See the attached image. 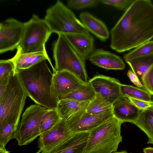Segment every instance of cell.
Instances as JSON below:
<instances>
[{"mask_svg":"<svg viewBox=\"0 0 153 153\" xmlns=\"http://www.w3.org/2000/svg\"><path fill=\"white\" fill-rule=\"evenodd\" d=\"M110 33L111 49L122 53L153 38V4L149 0H134Z\"/></svg>","mask_w":153,"mask_h":153,"instance_id":"obj_1","label":"cell"},{"mask_svg":"<svg viewBox=\"0 0 153 153\" xmlns=\"http://www.w3.org/2000/svg\"><path fill=\"white\" fill-rule=\"evenodd\" d=\"M46 60L15 73L17 74L27 96L36 104L48 109L56 108L58 102L52 92L53 74Z\"/></svg>","mask_w":153,"mask_h":153,"instance_id":"obj_2","label":"cell"},{"mask_svg":"<svg viewBox=\"0 0 153 153\" xmlns=\"http://www.w3.org/2000/svg\"><path fill=\"white\" fill-rule=\"evenodd\" d=\"M123 123L114 116L89 132L82 153H111L122 141Z\"/></svg>","mask_w":153,"mask_h":153,"instance_id":"obj_3","label":"cell"},{"mask_svg":"<svg viewBox=\"0 0 153 153\" xmlns=\"http://www.w3.org/2000/svg\"><path fill=\"white\" fill-rule=\"evenodd\" d=\"M27 96L17 74L13 73L4 94L0 100V130L8 123L19 125Z\"/></svg>","mask_w":153,"mask_h":153,"instance_id":"obj_4","label":"cell"},{"mask_svg":"<svg viewBox=\"0 0 153 153\" xmlns=\"http://www.w3.org/2000/svg\"><path fill=\"white\" fill-rule=\"evenodd\" d=\"M58 35L53 49L55 71H69L83 82H88L85 61L75 51L64 34Z\"/></svg>","mask_w":153,"mask_h":153,"instance_id":"obj_5","label":"cell"},{"mask_svg":"<svg viewBox=\"0 0 153 153\" xmlns=\"http://www.w3.org/2000/svg\"><path fill=\"white\" fill-rule=\"evenodd\" d=\"M24 23L22 36L16 54L40 52L47 53L45 44L52 33L44 19L34 14Z\"/></svg>","mask_w":153,"mask_h":153,"instance_id":"obj_6","label":"cell"},{"mask_svg":"<svg viewBox=\"0 0 153 153\" xmlns=\"http://www.w3.org/2000/svg\"><path fill=\"white\" fill-rule=\"evenodd\" d=\"M44 19L52 33L65 34L89 32L70 9L59 0L47 10Z\"/></svg>","mask_w":153,"mask_h":153,"instance_id":"obj_7","label":"cell"},{"mask_svg":"<svg viewBox=\"0 0 153 153\" xmlns=\"http://www.w3.org/2000/svg\"><path fill=\"white\" fill-rule=\"evenodd\" d=\"M47 109L36 104H32L26 109L14 137L18 145L28 144L40 136L41 121Z\"/></svg>","mask_w":153,"mask_h":153,"instance_id":"obj_8","label":"cell"},{"mask_svg":"<svg viewBox=\"0 0 153 153\" xmlns=\"http://www.w3.org/2000/svg\"><path fill=\"white\" fill-rule=\"evenodd\" d=\"M24 23L13 18L0 24V53L17 48L22 38Z\"/></svg>","mask_w":153,"mask_h":153,"instance_id":"obj_9","label":"cell"},{"mask_svg":"<svg viewBox=\"0 0 153 153\" xmlns=\"http://www.w3.org/2000/svg\"><path fill=\"white\" fill-rule=\"evenodd\" d=\"M74 134L65 120L62 119L50 130L40 135L38 139L39 150L41 153H49Z\"/></svg>","mask_w":153,"mask_h":153,"instance_id":"obj_10","label":"cell"},{"mask_svg":"<svg viewBox=\"0 0 153 153\" xmlns=\"http://www.w3.org/2000/svg\"><path fill=\"white\" fill-rule=\"evenodd\" d=\"M53 74L52 92L58 102L84 83L68 71H55Z\"/></svg>","mask_w":153,"mask_h":153,"instance_id":"obj_11","label":"cell"},{"mask_svg":"<svg viewBox=\"0 0 153 153\" xmlns=\"http://www.w3.org/2000/svg\"><path fill=\"white\" fill-rule=\"evenodd\" d=\"M88 81L96 94L112 104L122 97L120 91L121 83L117 79L102 75L94 76Z\"/></svg>","mask_w":153,"mask_h":153,"instance_id":"obj_12","label":"cell"},{"mask_svg":"<svg viewBox=\"0 0 153 153\" xmlns=\"http://www.w3.org/2000/svg\"><path fill=\"white\" fill-rule=\"evenodd\" d=\"M113 114L96 115L86 111L76 117L65 120L69 128L74 133L88 132L93 130L113 117Z\"/></svg>","mask_w":153,"mask_h":153,"instance_id":"obj_13","label":"cell"},{"mask_svg":"<svg viewBox=\"0 0 153 153\" xmlns=\"http://www.w3.org/2000/svg\"><path fill=\"white\" fill-rule=\"evenodd\" d=\"M88 59L93 64L106 70H123L126 67L120 56L102 48L94 49Z\"/></svg>","mask_w":153,"mask_h":153,"instance_id":"obj_14","label":"cell"},{"mask_svg":"<svg viewBox=\"0 0 153 153\" xmlns=\"http://www.w3.org/2000/svg\"><path fill=\"white\" fill-rule=\"evenodd\" d=\"M143 110L134 105L127 97H121L112 103L114 117L122 122L134 124Z\"/></svg>","mask_w":153,"mask_h":153,"instance_id":"obj_15","label":"cell"},{"mask_svg":"<svg viewBox=\"0 0 153 153\" xmlns=\"http://www.w3.org/2000/svg\"><path fill=\"white\" fill-rule=\"evenodd\" d=\"M75 51L85 61L94 49V39L89 32L64 34Z\"/></svg>","mask_w":153,"mask_h":153,"instance_id":"obj_16","label":"cell"},{"mask_svg":"<svg viewBox=\"0 0 153 153\" xmlns=\"http://www.w3.org/2000/svg\"><path fill=\"white\" fill-rule=\"evenodd\" d=\"M90 102L63 99L58 102L56 108L62 119L68 120L76 117L86 111Z\"/></svg>","mask_w":153,"mask_h":153,"instance_id":"obj_17","label":"cell"},{"mask_svg":"<svg viewBox=\"0 0 153 153\" xmlns=\"http://www.w3.org/2000/svg\"><path fill=\"white\" fill-rule=\"evenodd\" d=\"M89 134L88 132L75 133L49 153H82Z\"/></svg>","mask_w":153,"mask_h":153,"instance_id":"obj_18","label":"cell"},{"mask_svg":"<svg viewBox=\"0 0 153 153\" xmlns=\"http://www.w3.org/2000/svg\"><path fill=\"white\" fill-rule=\"evenodd\" d=\"M79 18L89 32L101 41L105 42L109 38L110 33L106 25L101 20L87 12L81 13Z\"/></svg>","mask_w":153,"mask_h":153,"instance_id":"obj_19","label":"cell"},{"mask_svg":"<svg viewBox=\"0 0 153 153\" xmlns=\"http://www.w3.org/2000/svg\"><path fill=\"white\" fill-rule=\"evenodd\" d=\"M14 66V73L18 71L28 68L45 60H47L50 64L53 72L55 71L47 53L40 52L16 54L10 59Z\"/></svg>","mask_w":153,"mask_h":153,"instance_id":"obj_20","label":"cell"},{"mask_svg":"<svg viewBox=\"0 0 153 153\" xmlns=\"http://www.w3.org/2000/svg\"><path fill=\"white\" fill-rule=\"evenodd\" d=\"M134 124L146 134L147 143L153 145V106L143 110Z\"/></svg>","mask_w":153,"mask_h":153,"instance_id":"obj_21","label":"cell"},{"mask_svg":"<svg viewBox=\"0 0 153 153\" xmlns=\"http://www.w3.org/2000/svg\"><path fill=\"white\" fill-rule=\"evenodd\" d=\"M142 83V78L146 72L153 66V53L133 59L126 62Z\"/></svg>","mask_w":153,"mask_h":153,"instance_id":"obj_22","label":"cell"},{"mask_svg":"<svg viewBox=\"0 0 153 153\" xmlns=\"http://www.w3.org/2000/svg\"><path fill=\"white\" fill-rule=\"evenodd\" d=\"M86 111L96 115L113 114L112 104L104 99L100 94H96L95 98L90 102Z\"/></svg>","mask_w":153,"mask_h":153,"instance_id":"obj_23","label":"cell"},{"mask_svg":"<svg viewBox=\"0 0 153 153\" xmlns=\"http://www.w3.org/2000/svg\"><path fill=\"white\" fill-rule=\"evenodd\" d=\"M96 95V94L92 86L88 81L83 83L63 99H69L79 102H90L95 98Z\"/></svg>","mask_w":153,"mask_h":153,"instance_id":"obj_24","label":"cell"},{"mask_svg":"<svg viewBox=\"0 0 153 153\" xmlns=\"http://www.w3.org/2000/svg\"><path fill=\"white\" fill-rule=\"evenodd\" d=\"M120 91L122 97L149 102L153 101V97L152 95L145 90L131 85L121 84Z\"/></svg>","mask_w":153,"mask_h":153,"instance_id":"obj_25","label":"cell"},{"mask_svg":"<svg viewBox=\"0 0 153 153\" xmlns=\"http://www.w3.org/2000/svg\"><path fill=\"white\" fill-rule=\"evenodd\" d=\"M62 119L56 108H47L41 121V135L50 130Z\"/></svg>","mask_w":153,"mask_h":153,"instance_id":"obj_26","label":"cell"},{"mask_svg":"<svg viewBox=\"0 0 153 153\" xmlns=\"http://www.w3.org/2000/svg\"><path fill=\"white\" fill-rule=\"evenodd\" d=\"M153 53V40H150L139 45L133 50L125 54L123 56V59L126 62Z\"/></svg>","mask_w":153,"mask_h":153,"instance_id":"obj_27","label":"cell"},{"mask_svg":"<svg viewBox=\"0 0 153 153\" xmlns=\"http://www.w3.org/2000/svg\"><path fill=\"white\" fill-rule=\"evenodd\" d=\"M18 126L14 123H8L0 130V147H5L11 139L14 138Z\"/></svg>","mask_w":153,"mask_h":153,"instance_id":"obj_28","label":"cell"},{"mask_svg":"<svg viewBox=\"0 0 153 153\" xmlns=\"http://www.w3.org/2000/svg\"><path fill=\"white\" fill-rule=\"evenodd\" d=\"M100 3V0H69L67 6L70 9L79 10L95 7Z\"/></svg>","mask_w":153,"mask_h":153,"instance_id":"obj_29","label":"cell"},{"mask_svg":"<svg viewBox=\"0 0 153 153\" xmlns=\"http://www.w3.org/2000/svg\"><path fill=\"white\" fill-rule=\"evenodd\" d=\"M13 62L10 59L0 60V82L9 77L14 71Z\"/></svg>","mask_w":153,"mask_h":153,"instance_id":"obj_30","label":"cell"},{"mask_svg":"<svg viewBox=\"0 0 153 153\" xmlns=\"http://www.w3.org/2000/svg\"><path fill=\"white\" fill-rule=\"evenodd\" d=\"M134 0H100V3L113 7L119 10L126 11Z\"/></svg>","mask_w":153,"mask_h":153,"instance_id":"obj_31","label":"cell"},{"mask_svg":"<svg viewBox=\"0 0 153 153\" xmlns=\"http://www.w3.org/2000/svg\"><path fill=\"white\" fill-rule=\"evenodd\" d=\"M142 83L146 90L153 95V66L143 75Z\"/></svg>","mask_w":153,"mask_h":153,"instance_id":"obj_32","label":"cell"},{"mask_svg":"<svg viewBox=\"0 0 153 153\" xmlns=\"http://www.w3.org/2000/svg\"><path fill=\"white\" fill-rule=\"evenodd\" d=\"M131 102L136 107L142 110H146L153 106V100L152 102L128 98Z\"/></svg>","mask_w":153,"mask_h":153,"instance_id":"obj_33","label":"cell"},{"mask_svg":"<svg viewBox=\"0 0 153 153\" xmlns=\"http://www.w3.org/2000/svg\"><path fill=\"white\" fill-rule=\"evenodd\" d=\"M127 75L131 82L137 87L140 88L143 87L142 83L138 76L133 72L131 70H129L128 71Z\"/></svg>","mask_w":153,"mask_h":153,"instance_id":"obj_34","label":"cell"},{"mask_svg":"<svg viewBox=\"0 0 153 153\" xmlns=\"http://www.w3.org/2000/svg\"><path fill=\"white\" fill-rule=\"evenodd\" d=\"M10 76L0 82V100L2 98L7 89Z\"/></svg>","mask_w":153,"mask_h":153,"instance_id":"obj_35","label":"cell"},{"mask_svg":"<svg viewBox=\"0 0 153 153\" xmlns=\"http://www.w3.org/2000/svg\"><path fill=\"white\" fill-rule=\"evenodd\" d=\"M143 152L144 153H153V147H147L143 149Z\"/></svg>","mask_w":153,"mask_h":153,"instance_id":"obj_36","label":"cell"},{"mask_svg":"<svg viewBox=\"0 0 153 153\" xmlns=\"http://www.w3.org/2000/svg\"><path fill=\"white\" fill-rule=\"evenodd\" d=\"M10 152L6 150L5 147H0V153H10Z\"/></svg>","mask_w":153,"mask_h":153,"instance_id":"obj_37","label":"cell"},{"mask_svg":"<svg viewBox=\"0 0 153 153\" xmlns=\"http://www.w3.org/2000/svg\"><path fill=\"white\" fill-rule=\"evenodd\" d=\"M112 153H128V152L126 151H121V152H116L115 151L112 152Z\"/></svg>","mask_w":153,"mask_h":153,"instance_id":"obj_38","label":"cell"},{"mask_svg":"<svg viewBox=\"0 0 153 153\" xmlns=\"http://www.w3.org/2000/svg\"><path fill=\"white\" fill-rule=\"evenodd\" d=\"M35 153H41V152L39 151V150L37 152Z\"/></svg>","mask_w":153,"mask_h":153,"instance_id":"obj_39","label":"cell"}]
</instances>
